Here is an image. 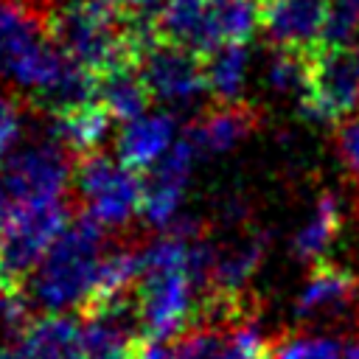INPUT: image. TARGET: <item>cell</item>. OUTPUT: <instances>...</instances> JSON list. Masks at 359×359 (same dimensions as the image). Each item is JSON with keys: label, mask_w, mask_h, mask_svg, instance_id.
<instances>
[{"label": "cell", "mask_w": 359, "mask_h": 359, "mask_svg": "<svg viewBox=\"0 0 359 359\" xmlns=\"http://www.w3.org/2000/svg\"><path fill=\"white\" fill-rule=\"evenodd\" d=\"M118 14L126 22H140V25H154V17L165 6V0H112Z\"/></svg>", "instance_id": "cell-24"}, {"label": "cell", "mask_w": 359, "mask_h": 359, "mask_svg": "<svg viewBox=\"0 0 359 359\" xmlns=\"http://www.w3.org/2000/svg\"><path fill=\"white\" fill-rule=\"evenodd\" d=\"M359 292V280L351 269L337 266L334 261H314L311 275L297 297V317H314L320 311H342L353 303Z\"/></svg>", "instance_id": "cell-14"}, {"label": "cell", "mask_w": 359, "mask_h": 359, "mask_svg": "<svg viewBox=\"0 0 359 359\" xmlns=\"http://www.w3.org/2000/svg\"><path fill=\"white\" fill-rule=\"evenodd\" d=\"M154 36L180 45L196 56L219 50V39L210 20V0H165L154 17Z\"/></svg>", "instance_id": "cell-11"}, {"label": "cell", "mask_w": 359, "mask_h": 359, "mask_svg": "<svg viewBox=\"0 0 359 359\" xmlns=\"http://www.w3.org/2000/svg\"><path fill=\"white\" fill-rule=\"evenodd\" d=\"M250 50L247 45H224L205 56V79H208V93L213 95L216 104H241V90H244V73H247Z\"/></svg>", "instance_id": "cell-19"}, {"label": "cell", "mask_w": 359, "mask_h": 359, "mask_svg": "<svg viewBox=\"0 0 359 359\" xmlns=\"http://www.w3.org/2000/svg\"><path fill=\"white\" fill-rule=\"evenodd\" d=\"M70 149L56 137L36 140L6 160L0 171V222L28 205L59 202L73 180Z\"/></svg>", "instance_id": "cell-3"}, {"label": "cell", "mask_w": 359, "mask_h": 359, "mask_svg": "<svg viewBox=\"0 0 359 359\" xmlns=\"http://www.w3.org/2000/svg\"><path fill=\"white\" fill-rule=\"evenodd\" d=\"M22 359H81V323L67 314L31 320L17 339Z\"/></svg>", "instance_id": "cell-15"}, {"label": "cell", "mask_w": 359, "mask_h": 359, "mask_svg": "<svg viewBox=\"0 0 359 359\" xmlns=\"http://www.w3.org/2000/svg\"><path fill=\"white\" fill-rule=\"evenodd\" d=\"M356 39H359V0H334L323 45L348 48L356 45Z\"/></svg>", "instance_id": "cell-21"}, {"label": "cell", "mask_w": 359, "mask_h": 359, "mask_svg": "<svg viewBox=\"0 0 359 359\" xmlns=\"http://www.w3.org/2000/svg\"><path fill=\"white\" fill-rule=\"evenodd\" d=\"M0 241H3V222H0Z\"/></svg>", "instance_id": "cell-28"}, {"label": "cell", "mask_w": 359, "mask_h": 359, "mask_svg": "<svg viewBox=\"0 0 359 359\" xmlns=\"http://www.w3.org/2000/svg\"><path fill=\"white\" fill-rule=\"evenodd\" d=\"M339 202L337 196L331 194H323L317 199V208L314 213L309 216V222L297 230L294 236V252L297 258H306V261H320V255L325 252V247L334 241V236L339 233Z\"/></svg>", "instance_id": "cell-20"}, {"label": "cell", "mask_w": 359, "mask_h": 359, "mask_svg": "<svg viewBox=\"0 0 359 359\" xmlns=\"http://www.w3.org/2000/svg\"><path fill=\"white\" fill-rule=\"evenodd\" d=\"M17 135H20V109L11 98L0 95V163L6 160Z\"/></svg>", "instance_id": "cell-25"}, {"label": "cell", "mask_w": 359, "mask_h": 359, "mask_svg": "<svg viewBox=\"0 0 359 359\" xmlns=\"http://www.w3.org/2000/svg\"><path fill=\"white\" fill-rule=\"evenodd\" d=\"M151 95L137 73V67H112L98 76V104L123 123H132L146 115Z\"/></svg>", "instance_id": "cell-17"}, {"label": "cell", "mask_w": 359, "mask_h": 359, "mask_svg": "<svg viewBox=\"0 0 359 359\" xmlns=\"http://www.w3.org/2000/svg\"><path fill=\"white\" fill-rule=\"evenodd\" d=\"M196 154L199 151L194 149V143L188 137H180L168 149V154L154 168H149V174L143 180V185H146L143 219L151 227L168 230V224H174V216H177V208L182 202V194H185Z\"/></svg>", "instance_id": "cell-9"}, {"label": "cell", "mask_w": 359, "mask_h": 359, "mask_svg": "<svg viewBox=\"0 0 359 359\" xmlns=\"http://www.w3.org/2000/svg\"><path fill=\"white\" fill-rule=\"evenodd\" d=\"M264 244H266V236L247 233L238 241L227 244L222 252H216L213 272H210V292L213 294H244L247 278L261 264Z\"/></svg>", "instance_id": "cell-16"}, {"label": "cell", "mask_w": 359, "mask_h": 359, "mask_svg": "<svg viewBox=\"0 0 359 359\" xmlns=\"http://www.w3.org/2000/svg\"><path fill=\"white\" fill-rule=\"evenodd\" d=\"M104 227L90 216L73 219L34 272L31 294L48 314L84 309L104 261Z\"/></svg>", "instance_id": "cell-2"}, {"label": "cell", "mask_w": 359, "mask_h": 359, "mask_svg": "<svg viewBox=\"0 0 359 359\" xmlns=\"http://www.w3.org/2000/svg\"><path fill=\"white\" fill-rule=\"evenodd\" d=\"M112 121L115 118L98 101H93L87 107H79L67 115L53 118V137L65 149H70L81 157L90 151H101V143L112 132Z\"/></svg>", "instance_id": "cell-18"}, {"label": "cell", "mask_w": 359, "mask_h": 359, "mask_svg": "<svg viewBox=\"0 0 359 359\" xmlns=\"http://www.w3.org/2000/svg\"><path fill=\"white\" fill-rule=\"evenodd\" d=\"M0 359H22V351H20V345L14 342V345H6V348H0Z\"/></svg>", "instance_id": "cell-27"}, {"label": "cell", "mask_w": 359, "mask_h": 359, "mask_svg": "<svg viewBox=\"0 0 359 359\" xmlns=\"http://www.w3.org/2000/svg\"><path fill=\"white\" fill-rule=\"evenodd\" d=\"M314 121L342 123L359 109V45H320L309 56V87L300 101Z\"/></svg>", "instance_id": "cell-5"}, {"label": "cell", "mask_w": 359, "mask_h": 359, "mask_svg": "<svg viewBox=\"0 0 359 359\" xmlns=\"http://www.w3.org/2000/svg\"><path fill=\"white\" fill-rule=\"evenodd\" d=\"M25 292V283H20V280H14L6 269H3V264H0V314L6 311V306L17 297V294H22Z\"/></svg>", "instance_id": "cell-26"}, {"label": "cell", "mask_w": 359, "mask_h": 359, "mask_svg": "<svg viewBox=\"0 0 359 359\" xmlns=\"http://www.w3.org/2000/svg\"><path fill=\"white\" fill-rule=\"evenodd\" d=\"M67 208L59 202H39L20 208L3 219V241H0V264L3 269L25 283L31 272L42 264L53 241L67 227Z\"/></svg>", "instance_id": "cell-6"}, {"label": "cell", "mask_w": 359, "mask_h": 359, "mask_svg": "<svg viewBox=\"0 0 359 359\" xmlns=\"http://www.w3.org/2000/svg\"><path fill=\"white\" fill-rule=\"evenodd\" d=\"M73 185L84 205V216L107 227H123L135 213H143L146 185L137 171L126 168L104 151L81 154L73 168Z\"/></svg>", "instance_id": "cell-4"}, {"label": "cell", "mask_w": 359, "mask_h": 359, "mask_svg": "<svg viewBox=\"0 0 359 359\" xmlns=\"http://www.w3.org/2000/svg\"><path fill=\"white\" fill-rule=\"evenodd\" d=\"M177 121L168 112H146L118 135V160L132 171L154 168L177 143Z\"/></svg>", "instance_id": "cell-12"}, {"label": "cell", "mask_w": 359, "mask_h": 359, "mask_svg": "<svg viewBox=\"0 0 359 359\" xmlns=\"http://www.w3.org/2000/svg\"><path fill=\"white\" fill-rule=\"evenodd\" d=\"M269 359H345V348L325 337H292L275 345Z\"/></svg>", "instance_id": "cell-22"}, {"label": "cell", "mask_w": 359, "mask_h": 359, "mask_svg": "<svg viewBox=\"0 0 359 359\" xmlns=\"http://www.w3.org/2000/svg\"><path fill=\"white\" fill-rule=\"evenodd\" d=\"M258 123V112L252 107L241 104H216L213 109H208L191 129H188V140L194 143L196 151L205 154H219L233 149L241 137H247Z\"/></svg>", "instance_id": "cell-13"}, {"label": "cell", "mask_w": 359, "mask_h": 359, "mask_svg": "<svg viewBox=\"0 0 359 359\" xmlns=\"http://www.w3.org/2000/svg\"><path fill=\"white\" fill-rule=\"evenodd\" d=\"M269 356H272V353H269Z\"/></svg>", "instance_id": "cell-29"}, {"label": "cell", "mask_w": 359, "mask_h": 359, "mask_svg": "<svg viewBox=\"0 0 359 359\" xmlns=\"http://www.w3.org/2000/svg\"><path fill=\"white\" fill-rule=\"evenodd\" d=\"M202 238V236H199ZM194 236L165 230L143 250V272L135 289L140 331L146 342H168L188 334L199 317L196 280L191 272Z\"/></svg>", "instance_id": "cell-1"}, {"label": "cell", "mask_w": 359, "mask_h": 359, "mask_svg": "<svg viewBox=\"0 0 359 359\" xmlns=\"http://www.w3.org/2000/svg\"><path fill=\"white\" fill-rule=\"evenodd\" d=\"M334 0H261V28L275 50L314 53L323 45Z\"/></svg>", "instance_id": "cell-8"}, {"label": "cell", "mask_w": 359, "mask_h": 359, "mask_svg": "<svg viewBox=\"0 0 359 359\" xmlns=\"http://www.w3.org/2000/svg\"><path fill=\"white\" fill-rule=\"evenodd\" d=\"M337 151L345 168L359 180V109L342 123H337Z\"/></svg>", "instance_id": "cell-23"}, {"label": "cell", "mask_w": 359, "mask_h": 359, "mask_svg": "<svg viewBox=\"0 0 359 359\" xmlns=\"http://www.w3.org/2000/svg\"><path fill=\"white\" fill-rule=\"evenodd\" d=\"M137 73L149 95L168 107H191L208 93L205 56H196L180 45L154 39L137 56Z\"/></svg>", "instance_id": "cell-7"}, {"label": "cell", "mask_w": 359, "mask_h": 359, "mask_svg": "<svg viewBox=\"0 0 359 359\" xmlns=\"http://www.w3.org/2000/svg\"><path fill=\"white\" fill-rule=\"evenodd\" d=\"M50 20L45 0H0V76H11L17 59L50 36Z\"/></svg>", "instance_id": "cell-10"}]
</instances>
